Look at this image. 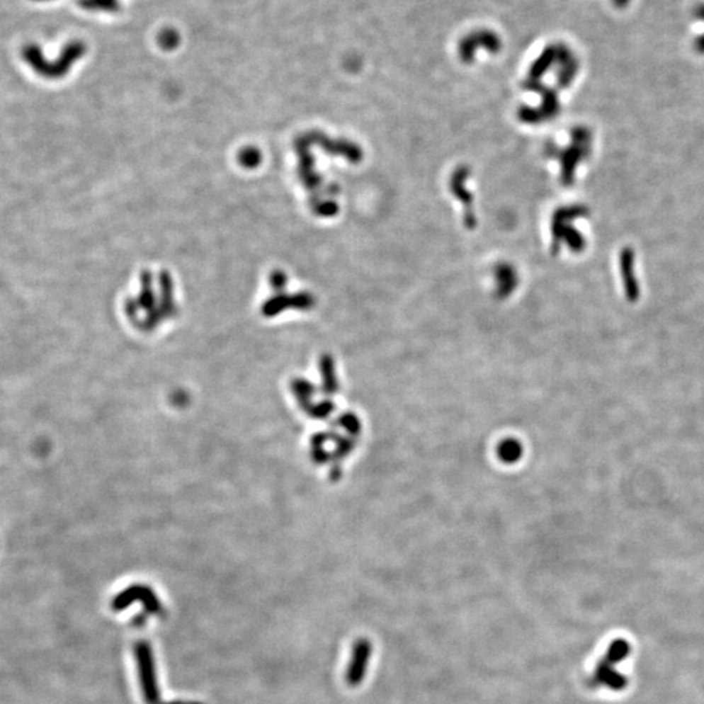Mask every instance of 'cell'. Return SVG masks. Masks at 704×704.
<instances>
[{"label": "cell", "instance_id": "1", "mask_svg": "<svg viewBox=\"0 0 704 704\" xmlns=\"http://www.w3.org/2000/svg\"><path fill=\"white\" fill-rule=\"evenodd\" d=\"M135 657L139 671L140 685L147 704H161L158 681H157L156 662L153 648L148 640H139L135 645Z\"/></svg>", "mask_w": 704, "mask_h": 704}, {"label": "cell", "instance_id": "2", "mask_svg": "<svg viewBox=\"0 0 704 704\" xmlns=\"http://www.w3.org/2000/svg\"><path fill=\"white\" fill-rule=\"evenodd\" d=\"M136 600H139L144 604V608L148 613L156 614V615H162L164 613V606L159 603L156 594L144 586H133V587L123 591L122 594H119L113 601V609L115 612H122Z\"/></svg>", "mask_w": 704, "mask_h": 704}, {"label": "cell", "instance_id": "3", "mask_svg": "<svg viewBox=\"0 0 704 704\" xmlns=\"http://www.w3.org/2000/svg\"><path fill=\"white\" fill-rule=\"evenodd\" d=\"M485 46V49L491 50V51H499L500 49L501 43L499 37L492 32H485V30H482V32H477V33L470 34L467 35L466 38L463 41L460 42V46H459V51H460V57L463 60H471V57L474 55L476 49H479L477 46Z\"/></svg>", "mask_w": 704, "mask_h": 704}, {"label": "cell", "instance_id": "4", "mask_svg": "<svg viewBox=\"0 0 704 704\" xmlns=\"http://www.w3.org/2000/svg\"><path fill=\"white\" fill-rule=\"evenodd\" d=\"M23 57H24L25 62L29 66L32 67L35 72L43 74V76H47V77H51V67H52V63H50L49 60L45 57L41 46H38L35 43L26 45V46H24V49H23Z\"/></svg>", "mask_w": 704, "mask_h": 704}, {"label": "cell", "instance_id": "5", "mask_svg": "<svg viewBox=\"0 0 704 704\" xmlns=\"http://www.w3.org/2000/svg\"><path fill=\"white\" fill-rule=\"evenodd\" d=\"M80 6L82 8L91 9V11L101 9V11L113 12V11L119 9L118 0H80Z\"/></svg>", "mask_w": 704, "mask_h": 704}, {"label": "cell", "instance_id": "6", "mask_svg": "<svg viewBox=\"0 0 704 704\" xmlns=\"http://www.w3.org/2000/svg\"><path fill=\"white\" fill-rule=\"evenodd\" d=\"M161 704H204L201 702H191V700H172V702H162Z\"/></svg>", "mask_w": 704, "mask_h": 704}, {"label": "cell", "instance_id": "7", "mask_svg": "<svg viewBox=\"0 0 704 704\" xmlns=\"http://www.w3.org/2000/svg\"><path fill=\"white\" fill-rule=\"evenodd\" d=\"M696 16L699 17V18H702V20H704V4H702L700 7H698V8H696Z\"/></svg>", "mask_w": 704, "mask_h": 704}, {"label": "cell", "instance_id": "8", "mask_svg": "<svg viewBox=\"0 0 704 704\" xmlns=\"http://www.w3.org/2000/svg\"><path fill=\"white\" fill-rule=\"evenodd\" d=\"M629 1H630V0H614V3H615V6H617V7H625Z\"/></svg>", "mask_w": 704, "mask_h": 704}, {"label": "cell", "instance_id": "9", "mask_svg": "<svg viewBox=\"0 0 704 704\" xmlns=\"http://www.w3.org/2000/svg\"><path fill=\"white\" fill-rule=\"evenodd\" d=\"M34 1H50V0H34Z\"/></svg>", "mask_w": 704, "mask_h": 704}]
</instances>
